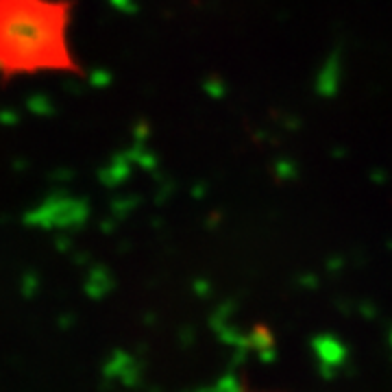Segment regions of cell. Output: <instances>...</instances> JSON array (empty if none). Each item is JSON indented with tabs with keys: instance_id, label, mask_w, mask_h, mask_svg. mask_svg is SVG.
I'll return each instance as SVG.
<instances>
[{
	"instance_id": "obj_1",
	"label": "cell",
	"mask_w": 392,
	"mask_h": 392,
	"mask_svg": "<svg viewBox=\"0 0 392 392\" xmlns=\"http://www.w3.org/2000/svg\"><path fill=\"white\" fill-rule=\"evenodd\" d=\"M75 7V0H0V85L85 75L70 46Z\"/></svg>"
}]
</instances>
